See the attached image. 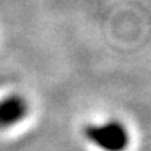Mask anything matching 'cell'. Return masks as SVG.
Segmentation results:
<instances>
[{"instance_id":"cell-1","label":"cell","mask_w":151,"mask_h":151,"mask_svg":"<svg viewBox=\"0 0 151 151\" xmlns=\"http://www.w3.org/2000/svg\"><path fill=\"white\" fill-rule=\"evenodd\" d=\"M84 134L88 141L107 151H120L129 144L128 129L117 120H110L101 125H88Z\"/></svg>"},{"instance_id":"cell-2","label":"cell","mask_w":151,"mask_h":151,"mask_svg":"<svg viewBox=\"0 0 151 151\" xmlns=\"http://www.w3.org/2000/svg\"><path fill=\"white\" fill-rule=\"evenodd\" d=\"M28 113V103L22 96L12 94L0 100V129L13 126Z\"/></svg>"}]
</instances>
